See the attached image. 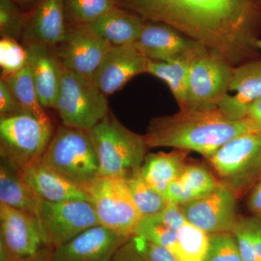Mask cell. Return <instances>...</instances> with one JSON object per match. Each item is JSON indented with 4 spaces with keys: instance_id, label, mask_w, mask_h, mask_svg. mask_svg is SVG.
<instances>
[{
    "instance_id": "obj_41",
    "label": "cell",
    "mask_w": 261,
    "mask_h": 261,
    "mask_svg": "<svg viewBox=\"0 0 261 261\" xmlns=\"http://www.w3.org/2000/svg\"><path fill=\"white\" fill-rule=\"evenodd\" d=\"M245 118L250 120L257 129L261 132V97L248 108Z\"/></svg>"
},
{
    "instance_id": "obj_28",
    "label": "cell",
    "mask_w": 261,
    "mask_h": 261,
    "mask_svg": "<svg viewBox=\"0 0 261 261\" xmlns=\"http://www.w3.org/2000/svg\"><path fill=\"white\" fill-rule=\"evenodd\" d=\"M63 6L66 22L76 27L89 25L121 5L119 0H63Z\"/></svg>"
},
{
    "instance_id": "obj_37",
    "label": "cell",
    "mask_w": 261,
    "mask_h": 261,
    "mask_svg": "<svg viewBox=\"0 0 261 261\" xmlns=\"http://www.w3.org/2000/svg\"><path fill=\"white\" fill-rule=\"evenodd\" d=\"M27 113L4 81L0 82V114L1 116H14Z\"/></svg>"
},
{
    "instance_id": "obj_26",
    "label": "cell",
    "mask_w": 261,
    "mask_h": 261,
    "mask_svg": "<svg viewBox=\"0 0 261 261\" xmlns=\"http://www.w3.org/2000/svg\"><path fill=\"white\" fill-rule=\"evenodd\" d=\"M209 234L185 221L177 231V238L171 249L181 261H204L209 246Z\"/></svg>"
},
{
    "instance_id": "obj_27",
    "label": "cell",
    "mask_w": 261,
    "mask_h": 261,
    "mask_svg": "<svg viewBox=\"0 0 261 261\" xmlns=\"http://www.w3.org/2000/svg\"><path fill=\"white\" fill-rule=\"evenodd\" d=\"M232 233L243 261H261V215L238 218Z\"/></svg>"
},
{
    "instance_id": "obj_3",
    "label": "cell",
    "mask_w": 261,
    "mask_h": 261,
    "mask_svg": "<svg viewBox=\"0 0 261 261\" xmlns=\"http://www.w3.org/2000/svg\"><path fill=\"white\" fill-rule=\"evenodd\" d=\"M87 132L97 152L99 176L125 178L140 169L149 149L145 135L128 129L111 113Z\"/></svg>"
},
{
    "instance_id": "obj_32",
    "label": "cell",
    "mask_w": 261,
    "mask_h": 261,
    "mask_svg": "<svg viewBox=\"0 0 261 261\" xmlns=\"http://www.w3.org/2000/svg\"><path fill=\"white\" fill-rule=\"evenodd\" d=\"M28 65L25 48L11 38H2L0 41V66L2 78L18 73Z\"/></svg>"
},
{
    "instance_id": "obj_10",
    "label": "cell",
    "mask_w": 261,
    "mask_h": 261,
    "mask_svg": "<svg viewBox=\"0 0 261 261\" xmlns=\"http://www.w3.org/2000/svg\"><path fill=\"white\" fill-rule=\"evenodd\" d=\"M49 246L56 248L89 228L100 225L89 201L42 200L37 215Z\"/></svg>"
},
{
    "instance_id": "obj_11",
    "label": "cell",
    "mask_w": 261,
    "mask_h": 261,
    "mask_svg": "<svg viewBox=\"0 0 261 261\" xmlns=\"http://www.w3.org/2000/svg\"><path fill=\"white\" fill-rule=\"evenodd\" d=\"M49 247L37 216L0 202V261L32 256Z\"/></svg>"
},
{
    "instance_id": "obj_2",
    "label": "cell",
    "mask_w": 261,
    "mask_h": 261,
    "mask_svg": "<svg viewBox=\"0 0 261 261\" xmlns=\"http://www.w3.org/2000/svg\"><path fill=\"white\" fill-rule=\"evenodd\" d=\"M254 132L259 130L250 120L231 119L219 107L186 108L171 116L154 118L145 136L149 149L194 151L207 159L229 141Z\"/></svg>"
},
{
    "instance_id": "obj_5",
    "label": "cell",
    "mask_w": 261,
    "mask_h": 261,
    "mask_svg": "<svg viewBox=\"0 0 261 261\" xmlns=\"http://www.w3.org/2000/svg\"><path fill=\"white\" fill-rule=\"evenodd\" d=\"M207 160L221 185L238 198L261 178V132L239 136Z\"/></svg>"
},
{
    "instance_id": "obj_29",
    "label": "cell",
    "mask_w": 261,
    "mask_h": 261,
    "mask_svg": "<svg viewBox=\"0 0 261 261\" xmlns=\"http://www.w3.org/2000/svg\"><path fill=\"white\" fill-rule=\"evenodd\" d=\"M124 179L142 216L158 214L167 205L164 197L146 183L141 175L140 168Z\"/></svg>"
},
{
    "instance_id": "obj_17",
    "label": "cell",
    "mask_w": 261,
    "mask_h": 261,
    "mask_svg": "<svg viewBox=\"0 0 261 261\" xmlns=\"http://www.w3.org/2000/svg\"><path fill=\"white\" fill-rule=\"evenodd\" d=\"M228 91L236 94H228L219 109L231 119H244L248 108L261 97V60L233 67Z\"/></svg>"
},
{
    "instance_id": "obj_7",
    "label": "cell",
    "mask_w": 261,
    "mask_h": 261,
    "mask_svg": "<svg viewBox=\"0 0 261 261\" xmlns=\"http://www.w3.org/2000/svg\"><path fill=\"white\" fill-rule=\"evenodd\" d=\"M53 136L51 123H43L29 113L1 116V160L21 171L42 159Z\"/></svg>"
},
{
    "instance_id": "obj_4",
    "label": "cell",
    "mask_w": 261,
    "mask_h": 261,
    "mask_svg": "<svg viewBox=\"0 0 261 261\" xmlns=\"http://www.w3.org/2000/svg\"><path fill=\"white\" fill-rule=\"evenodd\" d=\"M40 161L82 189L99 175L97 152L87 130L64 125L53 135Z\"/></svg>"
},
{
    "instance_id": "obj_46",
    "label": "cell",
    "mask_w": 261,
    "mask_h": 261,
    "mask_svg": "<svg viewBox=\"0 0 261 261\" xmlns=\"http://www.w3.org/2000/svg\"><path fill=\"white\" fill-rule=\"evenodd\" d=\"M260 3H261V0H260Z\"/></svg>"
},
{
    "instance_id": "obj_39",
    "label": "cell",
    "mask_w": 261,
    "mask_h": 261,
    "mask_svg": "<svg viewBox=\"0 0 261 261\" xmlns=\"http://www.w3.org/2000/svg\"><path fill=\"white\" fill-rule=\"evenodd\" d=\"M163 197L168 202L180 205L186 203L190 201L194 200V197L191 194L187 191L181 182L177 179L171 182L166 188L163 194Z\"/></svg>"
},
{
    "instance_id": "obj_34",
    "label": "cell",
    "mask_w": 261,
    "mask_h": 261,
    "mask_svg": "<svg viewBox=\"0 0 261 261\" xmlns=\"http://www.w3.org/2000/svg\"><path fill=\"white\" fill-rule=\"evenodd\" d=\"M209 238L204 261H243L232 233H211Z\"/></svg>"
},
{
    "instance_id": "obj_15",
    "label": "cell",
    "mask_w": 261,
    "mask_h": 261,
    "mask_svg": "<svg viewBox=\"0 0 261 261\" xmlns=\"http://www.w3.org/2000/svg\"><path fill=\"white\" fill-rule=\"evenodd\" d=\"M149 60L135 44L112 46L98 67L92 81L106 96L123 88L136 75L147 73Z\"/></svg>"
},
{
    "instance_id": "obj_9",
    "label": "cell",
    "mask_w": 261,
    "mask_h": 261,
    "mask_svg": "<svg viewBox=\"0 0 261 261\" xmlns=\"http://www.w3.org/2000/svg\"><path fill=\"white\" fill-rule=\"evenodd\" d=\"M233 68L224 58L211 51L195 58L190 65L184 108L219 107L229 92Z\"/></svg>"
},
{
    "instance_id": "obj_12",
    "label": "cell",
    "mask_w": 261,
    "mask_h": 261,
    "mask_svg": "<svg viewBox=\"0 0 261 261\" xmlns=\"http://www.w3.org/2000/svg\"><path fill=\"white\" fill-rule=\"evenodd\" d=\"M135 46L149 61L194 60L207 51L198 43L166 24L145 21Z\"/></svg>"
},
{
    "instance_id": "obj_13",
    "label": "cell",
    "mask_w": 261,
    "mask_h": 261,
    "mask_svg": "<svg viewBox=\"0 0 261 261\" xmlns=\"http://www.w3.org/2000/svg\"><path fill=\"white\" fill-rule=\"evenodd\" d=\"M238 197L221 185L215 191L200 198L180 205L188 222L206 233H232L237 216Z\"/></svg>"
},
{
    "instance_id": "obj_38",
    "label": "cell",
    "mask_w": 261,
    "mask_h": 261,
    "mask_svg": "<svg viewBox=\"0 0 261 261\" xmlns=\"http://www.w3.org/2000/svg\"><path fill=\"white\" fill-rule=\"evenodd\" d=\"M155 214L166 226L176 231L187 221L180 206L171 202H168L162 211Z\"/></svg>"
},
{
    "instance_id": "obj_43",
    "label": "cell",
    "mask_w": 261,
    "mask_h": 261,
    "mask_svg": "<svg viewBox=\"0 0 261 261\" xmlns=\"http://www.w3.org/2000/svg\"><path fill=\"white\" fill-rule=\"evenodd\" d=\"M12 1L15 2V3L18 5H23V6H25V5L32 4V3L37 2L38 0H12Z\"/></svg>"
},
{
    "instance_id": "obj_19",
    "label": "cell",
    "mask_w": 261,
    "mask_h": 261,
    "mask_svg": "<svg viewBox=\"0 0 261 261\" xmlns=\"http://www.w3.org/2000/svg\"><path fill=\"white\" fill-rule=\"evenodd\" d=\"M28 65L39 101L44 108H55L60 82L61 64H59L42 43L32 41L25 47Z\"/></svg>"
},
{
    "instance_id": "obj_20",
    "label": "cell",
    "mask_w": 261,
    "mask_h": 261,
    "mask_svg": "<svg viewBox=\"0 0 261 261\" xmlns=\"http://www.w3.org/2000/svg\"><path fill=\"white\" fill-rule=\"evenodd\" d=\"M65 23L63 0H38L27 29L32 41L49 47L64 42L68 32Z\"/></svg>"
},
{
    "instance_id": "obj_8",
    "label": "cell",
    "mask_w": 261,
    "mask_h": 261,
    "mask_svg": "<svg viewBox=\"0 0 261 261\" xmlns=\"http://www.w3.org/2000/svg\"><path fill=\"white\" fill-rule=\"evenodd\" d=\"M84 190L92 199L100 225L123 238L134 236L142 215L124 178L98 176Z\"/></svg>"
},
{
    "instance_id": "obj_33",
    "label": "cell",
    "mask_w": 261,
    "mask_h": 261,
    "mask_svg": "<svg viewBox=\"0 0 261 261\" xmlns=\"http://www.w3.org/2000/svg\"><path fill=\"white\" fill-rule=\"evenodd\" d=\"M27 16L12 0H0V32L3 38L16 40L27 27Z\"/></svg>"
},
{
    "instance_id": "obj_23",
    "label": "cell",
    "mask_w": 261,
    "mask_h": 261,
    "mask_svg": "<svg viewBox=\"0 0 261 261\" xmlns=\"http://www.w3.org/2000/svg\"><path fill=\"white\" fill-rule=\"evenodd\" d=\"M42 199L38 197L22 178L18 169L1 160L0 202L37 216Z\"/></svg>"
},
{
    "instance_id": "obj_30",
    "label": "cell",
    "mask_w": 261,
    "mask_h": 261,
    "mask_svg": "<svg viewBox=\"0 0 261 261\" xmlns=\"http://www.w3.org/2000/svg\"><path fill=\"white\" fill-rule=\"evenodd\" d=\"M178 180L194 197L209 195L221 186L219 180L201 164H187Z\"/></svg>"
},
{
    "instance_id": "obj_31",
    "label": "cell",
    "mask_w": 261,
    "mask_h": 261,
    "mask_svg": "<svg viewBox=\"0 0 261 261\" xmlns=\"http://www.w3.org/2000/svg\"><path fill=\"white\" fill-rule=\"evenodd\" d=\"M134 235L148 243L171 249L176 243L177 231L168 227L153 214L142 216Z\"/></svg>"
},
{
    "instance_id": "obj_25",
    "label": "cell",
    "mask_w": 261,
    "mask_h": 261,
    "mask_svg": "<svg viewBox=\"0 0 261 261\" xmlns=\"http://www.w3.org/2000/svg\"><path fill=\"white\" fill-rule=\"evenodd\" d=\"M2 80L8 86L25 113L43 123H51L39 101L28 65L18 73L2 78Z\"/></svg>"
},
{
    "instance_id": "obj_45",
    "label": "cell",
    "mask_w": 261,
    "mask_h": 261,
    "mask_svg": "<svg viewBox=\"0 0 261 261\" xmlns=\"http://www.w3.org/2000/svg\"><path fill=\"white\" fill-rule=\"evenodd\" d=\"M47 261H51V259H50V260H48Z\"/></svg>"
},
{
    "instance_id": "obj_35",
    "label": "cell",
    "mask_w": 261,
    "mask_h": 261,
    "mask_svg": "<svg viewBox=\"0 0 261 261\" xmlns=\"http://www.w3.org/2000/svg\"><path fill=\"white\" fill-rule=\"evenodd\" d=\"M110 261H150L136 243L135 238L127 240L115 252Z\"/></svg>"
},
{
    "instance_id": "obj_42",
    "label": "cell",
    "mask_w": 261,
    "mask_h": 261,
    "mask_svg": "<svg viewBox=\"0 0 261 261\" xmlns=\"http://www.w3.org/2000/svg\"><path fill=\"white\" fill-rule=\"evenodd\" d=\"M53 251H54L53 247H47V248L44 249L42 251L38 252L32 256L23 257V258L18 259V260L14 261H47L50 260L51 258Z\"/></svg>"
},
{
    "instance_id": "obj_18",
    "label": "cell",
    "mask_w": 261,
    "mask_h": 261,
    "mask_svg": "<svg viewBox=\"0 0 261 261\" xmlns=\"http://www.w3.org/2000/svg\"><path fill=\"white\" fill-rule=\"evenodd\" d=\"M19 171L27 185L42 200L53 202H92L90 196L84 189L48 167L40 160Z\"/></svg>"
},
{
    "instance_id": "obj_36",
    "label": "cell",
    "mask_w": 261,
    "mask_h": 261,
    "mask_svg": "<svg viewBox=\"0 0 261 261\" xmlns=\"http://www.w3.org/2000/svg\"><path fill=\"white\" fill-rule=\"evenodd\" d=\"M134 238L141 250L145 252L150 261H181L171 250L166 247L148 243L135 235Z\"/></svg>"
},
{
    "instance_id": "obj_44",
    "label": "cell",
    "mask_w": 261,
    "mask_h": 261,
    "mask_svg": "<svg viewBox=\"0 0 261 261\" xmlns=\"http://www.w3.org/2000/svg\"><path fill=\"white\" fill-rule=\"evenodd\" d=\"M257 47L258 48L259 50L261 51V39H259L257 42Z\"/></svg>"
},
{
    "instance_id": "obj_22",
    "label": "cell",
    "mask_w": 261,
    "mask_h": 261,
    "mask_svg": "<svg viewBox=\"0 0 261 261\" xmlns=\"http://www.w3.org/2000/svg\"><path fill=\"white\" fill-rule=\"evenodd\" d=\"M189 152L174 149L170 152L149 153L140 168V173L146 183L163 196L171 182L177 179L187 166Z\"/></svg>"
},
{
    "instance_id": "obj_6",
    "label": "cell",
    "mask_w": 261,
    "mask_h": 261,
    "mask_svg": "<svg viewBox=\"0 0 261 261\" xmlns=\"http://www.w3.org/2000/svg\"><path fill=\"white\" fill-rule=\"evenodd\" d=\"M54 108L64 126L85 130L109 113L106 96L93 81L63 67Z\"/></svg>"
},
{
    "instance_id": "obj_16",
    "label": "cell",
    "mask_w": 261,
    "mask_h": 261,
    "mask_svg": "<svg viewBox=\"0 0 261 261\" xmlns=\"http://www.w3.org/2000/svg\"><path fill=\"white\" fill-rule=\"evenodd\" d=\"M128 239L98 225L55 248L51 261H110Z\"/></svg>"
},
{
    "instance_id": "obj_40",
    "label": "cell",
    "mask_w": 261,
    "mask_h": 261,
    "mask_svg": "<svg viewBox=\"0 0 261 261\" xmlns=\"http://www.w3.org/2000/svg\"><path fill=\"white\" fill-rule=\"evenodd\" d=\"M247 204L252 214L261 215V178L252 188Z\"/></svg>"
},
{
    "instance_id": "obj_24",
    "label": "cell",
    "mask_w": 261,
    "mask_h": 261,
    "mask_svg": "<svg viewBox=\"0 0 261 261\" xmlns=\"http://www.w3.org/2000/svg\"><path fill=\"white\" fill-rule=\"evenodd\" d=\"M193 60L149 61L147 73L166 82L180 109L185 107L190 65Z\"/></svg>"
},
{
    "instance_id": "obj_14",
    "label": "cell",
    "mask_w": 261,
    "mask_h": 261,
    "mask_svg": "<svg viewBox=\"0 0 261 261\" xmlns=\"http://www.w3.org/2000/svg\"><path fill=\"white\" fill-rule=\"evenodd\" d=\"M111 47L108 41L88 27L76 25L68 29L64 42L60 44L58 57L65 69L92 80Z\"/></svg>"
},
{
    "instance_id": "obj_21",
    "label": "cell",
    "mask_w": 261,
    "mask_h": 261,
    "mask_svg": "<svg viewBox=\"0 0 261 261\" xmlns=\"http://www.w3.org/2000/svg\"><path fill=\"white\" fill-rule=\"evenodd\" d=\"M144 23L139 15L117 6L86 27L111 45L121 46L135 44Z\"/></svg>"
},
{
    "instance_id": "obj_1",
    "label": "cell",
    "mask_w": 261,
    "mask_h": 261,
    "mask_svg": "<svg viewBox=\"0 0 261 261\" xmlns=\"http://www.w3.org/2000/svg\"><path fill=\"white\" fill-rule=\"evenodd\" d=\"M144 21L166 24L233 67L260 59V0H119Z\"/></svg>"
}]
</instances>
